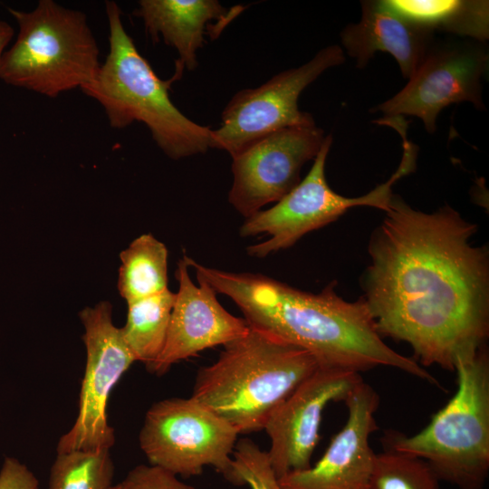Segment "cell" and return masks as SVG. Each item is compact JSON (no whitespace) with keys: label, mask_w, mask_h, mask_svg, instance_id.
Instances as JSON below:
<instances>
[{"label":"cell","mask_w":489,"mask_h":489,"mask_svg":"<svg viewBox=\"0 0 489 489\" xmlns=\"http://www.w3.org/2000/svg\"><path fill=\"white\" fill-rule=\"evenodd\" d=\"M133 14L142 20L154 42L162 38L177 51L173 82L179 79L184 69L197 68V52L203 46L211 22L228 24L234 17L216 0H141Z\"/></svg>","instance_id":"17"},{"label":"cell","mask_w":489,"mask_h":489,"mask_svg":"<svg viewBox=\"0 0 489 489\" xmlns=\"http://www.w3.org/2000/svg\"><path fill=\"white\" fill-rule=\"evenodd\" d=\"M109 53L93 79L81 90L103 108L111 128L144 123L158 147L180 159L211 149L212 129L186 117L171 101V79L163 81L138 51L124 28L121 10L105 2Z\"/></svg>","instance_id":"4"},{"label":"cell","mask_w":489,"mask_h":489,"mask_svg":"<svg viewBox=\"0 0 489 489\" xmlns=\"http://www.w3.org/2000/svg\"><path fill=\"white\" fill-rule=\"evenodd\" d=\"M14 28L6 22L0 21V58L14 36Z\"/></svg>","instance_id":"26"},{"label":"cell","mask_w":489,"mask_h":489,"mask_svg":"<svg viewBox=\"0 0 489 489\" xmlns=\"http://www.w3.org/2000/svg\"><path fill=\"white\" fill-rule=\"evenodd\" d=\"M325 137L313 124L285 128L247 146L232 157L229 203L247 218L279 201L300 183L302 166L315 158Z\"/></svg>","instance_id":"11"},{"label":"cell","mask_w":489,"mask_h":489,"mask_svg":"<svg viewBox=\"0 0 489 489\" xmlns=\"http://www.w3.org/2000/svg\"><path fill=\"white\" fill-rule=\"evenodd\" d=\"M331 144V135L326 136L306 177L273 207L245 218L240 227L241 236L270 235L267 240L247 247L250 256L264 258L289 248L304 235L335 221L355 206H372L387 212L393 197V184L415 168L417 155L406 149L398 168L388 180L366 195L344 197L330 187L325 177V164Z\"/></svg>","instance_id":"7"},{"label":"cell","mask_w":489,"mask_h":489,"mask_svg":"<svg viewBox=\"0 0 489 489\" xmlns=\"http://www.w3.org/2000/svg\"><path fill=\"white\" fill-rule=\"evenodd\" d=\"M0 489H39V482L25 465L5 457L0 470Z\"/></svg>","instance_id":"25"},{"label":"cell","mask_w":489,"mask_h":489,"mask_svg":"<svg viewBox=\"0 0 489 489\" xmlns=\"http://www.w3.org/2000/svg\"><path fill=\"white\" fill-rule=\"evenodd\" d=\"M178 290L170 315L163 350L148 368L162 375L176 362L199 351L227 343L244 336L249 325L244 318L234 316L218 302L216 292L206 281L197 278L194 284L185 258L176 271Z\"/></svg>","instance_id":"15"},{"label":"cell","mask_w":489,"mask_h":489,"mask_svg":"<svg viewBox=\"0 0 489 489\" xmlns=\"http://www.w3.org/2000/svg\"><path fill=\"white\" fill-rule=\"evenodd\" d=\"M319 366L308 350L249 326L200 368L191 397L239 434L255 432Z\"/></svg>","instance_id":"3"},{"label":"cell","mask_w":489,"mask_h":489,"mask_svg":"<svg viewBox=\"0 0 489 489\" xmlns=\"http://www.w3.org/2000/svg\"><path fill=\"white\" fill-rule=\"evenodd\" d=\"M109 489H129V486L122 481L120 484H112Z\"/></svg>","instance_id":"27"},{"label":"cell","mask_w":489,"mask_h":489,"mask_svg":"<svg viewBox=\"0 0 489 489\" xmlns=\"http://www.w3.org/2000/svg\"><path fill=\"white\" fill-rule=\"evenodd\" d=\"M344 61L343 50L330 45L300 67L283 71L257 88L237 91L223 110L219 128L211 131V149L234 157L274 131L315 124L310 113L299 110L300 94L323 72Z\"/></svg>","instance_id":"9"},{"label":"cell","mask_w":489,"mask_h":489,"mask_svg":"<svg viewBox=\"0 0 489 489\" xmlns=\"http://www.w3.org/2000/svg\"><path fill=\"white\" fill-rule=\"evenodd\" d=\"M238 431L193 398H172L153 404L139 432V446L151 465L184 477L212 465L236 485L233 449Z\"/></svg>","instance_id":"8"},{"label":"cell","mask_w":489,"mask_h":489,"mask_svg":"<svg viewBox=\"0 0 489 489\" xmlns=\"http://www.w3.org/2000/svg\"><path fill=\"white\" fill-rule=\"evenodd\" d=\"M8 12L19 31L0 58L1 81L56 98L93 79L100 49L83 12L53 0H40L30 11Z\"/></svg>","instance_id":"6"},{"label":"cell","mask_w":489,"mask_h":489,"mask_svg":"<svg viewBox=\"0 0 489 489\" xmlns=\"http://www.w3.org/2000/svg\"><path fill=\"white\" fill-rule=\"evenodd\" d=\"M176 292L168 289L156 295L127 302L128 313L121 328L136 361L150 367L165 345Z\"/></svg>","instance_id":"20"},{"label":"cell","mask_w":489,"mask_h":489,"mask_svg":"<svg viewBox=\"0 0 489 489\" xmlns=\"http://www.w3.org/2000/svg\"><path fill=\"white\" fill-rule=\"evenodd\" d=\"M233 452L236 485L251 489H282L271 465L268 454L249 438L240 439Z\"/></svg>","instance_id":"23"},{"label":"cell","mask_w":489,"mask_h":489,"mask_svg":"<svg viewBox=\"0 0 489 489\" xmlns=\"http://www.w3.org/2000/svg\"><path fill=\"white\" fill-rule=\"evenodd\" d=\"M118 290L129 302L168 290V249L151 234L134 239L120 254Z\"/></svg>","instance_id":"19"},{"label":"cell","mask_w":489,"mask_h":489,"mask_svg":"<svg viewBox=\"0 0 489 489\" xmlns=\"http://www.w3.org/2000/svg\"><path fill=\"white\" fill-rule=\"evenodd\" d=\"M369 244L363 299L381 336L407 342L422 366L454 371L485 346L489 259L476 225L449 206L425 213L393 195Z\"/></svg>","instance_id":"1"},{"label":"cell","mask_w":489,"mask_h":489,"mask_svg":"<svg viewBox=\"0 0 489 489\" xmlns=\"http://www.w3.org/2000/svg\"><path fill=\"white\" fill-rule=\"evenodd\" d=\"M487 64L488 54L477 44L431 47L407 85L375 110L387 118L417 117L433 133L440 111L453 103L469 101L484 109L481 78Z\"/></svg>","instance_id":"12"},{"label":"cell","mask_w":489,"mask_h":489,"mask_svg":"<svg viewBox=\"0 0 489 489\" xmlns=\"http://www.w3.org/2000/svg\"><path fill=\"white\" fill-rule=\"evenodd\" d=\"M438 481L423 459L388 449L375 455L367 489H439Z\"/></svg>","instance_id":"22"},{"label":"cell","mask_w":489,"mask_h":489,"mask_svg":"<svg viewBox=\"0 0 489 489\" xmlns=\"http://www.w3.org/2000/svg\"><path fill=\"white\" fill-rule=\"evenodd\" d=\"M360 22L340 34L342 45L358 68L365 67L376 52L391 54L404 78L409 79L432 47L433 32L395 11L387 2L363 1Z\"/></svg>","instance_id":"16"},{"label":"cell","mask_w":489,"mask_h":489,"mask_svg":"<svg viewBox=\"0 0 489 489\" xmlns=\"http://www.w3.org/2000/svg\"><path fill=\"white\" fill-rule=\"evenodd\" d=\"M184 257L197 278L232 299L250 327L308 350L321 366L357 373L387 366L439 386L418 362L384 342L363 297L348 302L333 283L307 292L261 273L226 272Z\"/></svg>","instance_id":"2"},{"label":"cell","mask_w":489,"mask_h":489,"mask_svg":"<svg viewBox=\"0 0 489 489\" xmlns=\"http://www.w3.org/2000/svg\"><path fill=\"white\" fill-rule=\"evenodd\" d=\"M84 328L86 365L79 409L72 428L61 436L57 453L78 449H110L114 429L108 423L110 394L136 359L112 321V306L103 301L79 313Z\"/></svg>","instance_id":"10"},{"label":"cell","mask_w":489,"mask_h":489,"mask_svg":"<svg viewBox=\"0 0 489 489\" xmlns=\"http://www.w3.org/2000/svg\"><path fill=\"white\" fill-rule=\"evenodd\" d=\"M398 14L429 30H441L475 40L489 36L488 1L387 0Z\"/></svg>","instance_id":"18"},{"label":"cell","mask_w":489,"mask_h":489,"mask_svg":"<svg viewBox=\"0 0 489 489\" xmlns=\"http://www.w3.org/2000/svg\"><path fill=\"white\" fill-rule=\"evenodd\" d=\"M114 465L110 449H78L57 453L48 489H109Z\"/></svg>","instance_id":"21"},{"label":"cell","mask_w":489,"mask_h":489,"mask_svg":"<svg viewBox=\"0 0 489 489\" xmlns=\"http://www.w3.org/2000/svg\"><path fill=\"white\" fill-rule=\"evenodd\" d=\"M123 482L129 489H195L173 473L157 465H139L131 469Z\"/></svg>","instance_id":"24"},{"label":"cell","mask_w":489,"mask_h":489,"mask_svg":"<svg viewBox=\"0 0 489 489\" xmlns=\"http://www.w3.org/2000/svg\"><path fill=\"white\" fill-rule=\"evenodd\" d=\"M457 389L418 433L388 435V449L426 461L438 479L482 489L489 471V358L485 346L456 359Z\"/></svg>","instance_id":"5"},{"label":"cell","mask_w":489,"mask_h":489,"mask_svg":"<svg viewBox=\"0 0 489 489\" xmlns=\"http://www.w3.org/2000/svg\"><path fill=\"white\" fill-rule=\"evenodd\" d=\"M361 379L357 372L319 366L273 412L264 429L271 440L267 454L278 479L311 466L324 408L331 401H344Z\"/></svg>","instance_id":"13"},{"label":"cell","mask_w":489,"mask_h":489,"mask_svg":"<svg viewBox=\"0 0 489 489\" xmlns=\"http://www.w3.org/2000/svg\"><path fill=\"white\" fill-rule=\"evenodd\" d=\"M348 417L321 459L279 478L282 489H367L376 454L369 446L378 429L379 396L362 379L344 399Z\"/></svg>","instance_id":"14"}]
</instances>
